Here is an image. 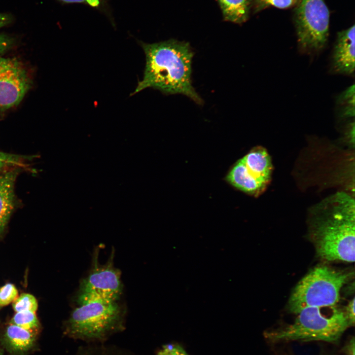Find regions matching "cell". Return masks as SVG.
Listing matches in <instances>:
<instances>
[{
  "mask_svg": "<svg viewBox=\"0 0 355 355\" xmlns=\"http://www.w3.org/2000/svg\"><path fill=\"white\" fill-rule=\"evenodd\" d=\"M68 3H84L93 7H98L102 0H60Z\"/></svg>",
  "mask_w": 355,
  "mask_h": 355,
  "instance_id": "cell-24",
  "label": "cell"
},
{
  "mask_svg": "<svg viewBox=\"0 0 355 355\" xmlns=\"http://www.w3.org/2000/svg\"><path fill=\"white\" fill-rule=\"evenodd\" d=\"M311 233L317 253L328 261L355 260V200L337 192L312 210Z\"/></svg>",
  "mask_w": 355,
  "mask_h": 355,
  "instance_id": "cell-2",
  "label": "cell"
},
{
  "mask_svg": "<svg viewBox=\"0 0 355 355\" xmlns=\"http://www.w3.org/2000/svg\"><path fill=\"white\" fill-rule=\"evenodd\" d=\"M355 25L338 33L332 53V73L354 76L355 74Z\"/></svg>",
  "mask_w": 355,
  "mask_h": 355,
  "instance_id": "cell-10",
  "label": "cell"
},
{
  "mask_svg": "<svg viewBox=\"0 0 355 355\" xmlns=\"http://www.w3.org/2000/svg\"><path fill=\"white\" fill-rule=\"evenodd\" d=\"M294 322L265 334L274 341L335 342L350 326L344 311L336 306L308 307L301 310Z\"/></svg>",
  "mask_w": 355,
  "mask_h": 355,
  "instance_id": "cell-4",
  "label": "cell"
},
{
  "mask_svg": "<svg viewBox=\"0 0 355 355\" xmlns=\"http://www.w3.org/2000/svg\"><path fill=\"white\" fill-rule=\"evenodd\" d=\"M11 43V39L8 36L0 34V56L8 49Z\"/></svg>",
  "mask_w": 355,
  "mask_h": 355,
  "instance_id": "cell-23",
  "label": "cell"
},
{
  "mask_svg": "<svg viewBox=\"0 0 355 355\" xmlns=\"http://www.w3.org/2000/svg\"><path fill=\"white\" fill-rule=\"evenodd\" d=\"M255 11L260 10L272 5L279 8H286L291 6L295 0H253Z\"/></svg>",
  "mask_w": 355,
  "mask_h": 355,
  "instance_id": "cell-19",
  "label": "cell"
},
{
  "mask_svg": "<svg viewBox=\"0 0 355 355\" xmlns=\"http://www.w3.org/2000/svg\"><path fill=\"white\" fill-rule=\"evenodd\" d=\"M11 323L35 334L39 327L35 313L31 311L17 312L12 319Z\"/></svg>",
  "mask_w": 355,
  "mask_h": 355,
  "instance_id": "cell-15",
  "label": "cell"
},
{
  "mask_svg": "<svg viewBox=\"0 0 355 355\" xmlns=\"http://www.w3.org/2000/svg\"><path fill=\"white\" fill-rule=\"evenodd\" d=\"M18 295L15 286L11 284H7L0 288V305L5 306L14 301Z\"/></svg>",
  "mask_w": 355,
  "mask_h": 355,
  "instance_id": "cell-20",
  "label": "cell"
},
{
  "mask_svg": "<svg viewBox=\"0 0 355 355\" xmlns=\"http://www.w3.org/2000/svg\"><path fill=\"white\" fill-rule=\"evenodd\" d=\"M157 355H188V354L179 345L168 344L162 347Z\"/></svg>",
  "mask_w": 355,
  "mask_h": 355,
  "instance_id": "cell-21",
  "label": "cell"
},
{
  "mask_svg": "<svg viewBox=\"0 0 355 355\" xmlns=\"http://www.w3.org/2000/svg\"><path fill=\"white\" fill-rule=\"evenodd\" d=\"M13 307L17 312H35L37 308V303L34 296L28 293H23L14 301Z\"/></svg>",
  "mask_w": 355,
  "mask_h": 355,
  "instance_id": "cell-17",
  "label": "cell"
},
{
  "mask_svg": "<svg viewBox=\"0 0 355 355\" xmlns=\"http://www.w3.org/2000/svg\"><path fill=\"white\" fill-rule=\"evenodd\" d=\"M296 29L300 52L313 56L325 46L329 12L324 0H300L296 11Z\"/></svg>",
  "mask_w": 355,
  "mask_h": 355,
  "instance_id": "cell-6",
  "label": "cell"
},
{
  "mask_svg": "<svg viewBox=\"0 0 355 355\" xmlns=\"http://www.w3.org/2000/svg\"><path fill=\"white\" fill-rule=\"evenodd\" d=\"M28 158L27 156L0 151V172L9 167L23 166L24 160Z\"/></svg>",
  "mask_w": 355,
  "mask_h": 355,
  "instance_id": "cell-18",
  "label": "cell"
},
{
  "mask_svg": "<svg viewBox=\"0 0 355 355\" xmlns=\"http://www.w3.org/2000/svg\"><path fill=\"white\" fill-rule=\"evenodd\" d=\"M95 255L88 275L82 280L77 296L78 304L87 301L104 299L118 301L122 291L120 272L114 267L112 255L107 263L100 265Z\"/></svg>",
  "mask_w": 355,
  "mask_h": 355,
  "instance_id": "cell-8",
  "label": "cell"
},
{
  "mask_svg": "<svg viewBox=\"0 0 355 355\" xmlns=\"http://www.w3.org/2000/svg\"><path fill=\"white\" fill-rule=\"evenodd\" d=\"M225 20L237 24L246 22L249 12V0H218Z\"/></svg>",
  "mask_w": 355,
  "mask_h": 355,
  "instance_id": "cell-13",
  "label": "cell"
},
{
  "mask_svg": "<svg viewBox=\"0 0 355 355\" xmlns=\"http://www.w3.org/2000/svg\"><path fill=\"white\" fill-rule=\"evenodd\" d=\"M75 355H129L114 347L104 345L83 347Z\"/></svg>",
  "mask_w": 355,
  "mask_h": 355,
  "instance_id": "cell-16",
  "label": "cell"
},
{
  "mask_svg": "<svg viewBox=\"0 0 355 355\" xmlns=\"http://www.w3.org/2000/svg\"><path fill=\"white\" fill-rule=\"evenodd\" d=\"M350 326L355 323V298L354 297L347 305L344 311Z\"/></svg>",
  "mask_w": 355,
  "mask_h": 355,
  "instance_id": "cell-22",
  "label": "cell"
},
{
  "mask_svg": "<svg viewBox=\"0 0 355 355\" xmlns=\"http://www.w3.org/2000/svg\"><path fill=\"white\" fill-rule=\"evenodd\" d=\"M352 274L323 265L313 268L293 289L288 301L289 310L297 314L306 308L335 306L340 300L341 288Z\"/></svg>",
  "mask_w": 355,
  "mask_h": 355,
  "instance_id": "cell-5",
  "label": "cell"
},
{
  "mask_svg": "<svg viewBox=\"0 0 355 355\" xmlns=\"http://www.w3.org/2000/svg\"><path fill=\"white\" fill-rule=\"evenodd\" d=\"M5 339L8 346L13 351L24 352L33 346L35 333L11 324L7 327Z\"/></svg>",
  "mask_w": 355,
  "mask_h": 355,
  "instance_id": "cell-12",
  "label": "cell"
},
{
  "mask_svg": "<svg viewBox=\"0 0 355 355\" xmlns=\"http://www.w3.org/2000/svg\"><path fill=\"white\" fill-rule=\"evenodd\" d=\"M16 170L0 175V234L3 230L14 207Z\"/></svg>",
  "mask_w": 355,
  "mask_h": 355,
  "instance_id": "cell-11",
  "label": "cell"
},
{
  "mask_svg": "<svg viewBox=\"0 0 355 355\" xmlns=\"http://www.w3.org/2000/svg\"><path fill=\"white\" fill-rule=\"evenodd\" d=\"M273 171L271 157L262 146L253 148L230 170L227 181L237 189L257 196L269 184Z\"/></svg>",
  "mask_w": 355,
  "mask_h": 355,
  "instance_id": "cell-7",
  "label": "cell"
},
{
  "mask_svg": "<svg viewBox=\"0 0 355 355\" xmlns=\"http://www.w3.org/2000/svg\"><path fill=\"white\" fill-rule=\"evenodd\" d=\"M124 320V311L117 301L89 300L72 311L65 333L75 340L102 342L122 330Z\"/></svg>",
  "mask_w": 355,
  "mask_h": 355,
  "instance_id": "cell-3",
  "label": "cell"
},
{
  "mask_svg": "<svg viewBox=\"0 0 355 355\" xmlns=\"http://www.w3.org/2000/svg\"><path fill=\"white\" fill-rule=\"evenodd\" d=\"M145 55L142 80L132 95L152 88L166 95H184L198 105L203 101L192 84L194 56L188 42L169 39L154 43L141 42Z\"/></svg>",
  "mask_w": 355,
  "mask_h": 355,
  "instance_id": "cell-1",
  "label": "cell"
},
{
  "mask_svg": "<svg viewBox=\"0 0 355 355\" xmlns=\"http://www.w3.org/2000/svg\"><path fill=\"white\" fill-rule=\"evenodd\" d=\"M31 86V80L22 63L14 58H0V110L18 105Z\"/></svg>",
  "mask_w": 355,
  "mask_h": 355,
  "instance_id": "cell-9",
  "label": "cell"
},
{
  "mask_svg": "<svg viewBox=\"0 0 355 355\" xmlns=\"http://www.w3.org/2000/svg\"><path fill=\"white\" fill-rule=\"evenodd\" d=\"M345 351L347 355H355V338L353 337L345 347Z\"/></svg>",
  "mask_w": 355,
  "mask_h": 355,
  "instance_id": "cell-25",
  "label": "cell"
},
{
  "mask_svg": "<svg viewBox=\"0 0 355 355\" xmlns=\"http://www.w3.org/2000/svg\"><path fill=\"white\" fill-rule=\"evenodd\" d=\"M338 114L340 118H349L355 116V85L342 92L336 98Z\"/></svg>",
  "mask_w": 355,
  "mask_h": 355,
  "instance_id": "cell-14",
  "label": "cell"
},
{
  "mask_svg": "<svg viewBox=\"0 0 355 355\" xmlns=\"http://www.w3.org/2000/svg\"><path fill=\"white\" fill-rule=\"evenodd\" d=\"M10 20L9 16L4 14H0V28L8 24Z\"/></svg>",
  "mask_w": 355,
  "mask_h": 355,
  "instance_id": "cell-26",
  "label": "cell"
}]
</instances>
